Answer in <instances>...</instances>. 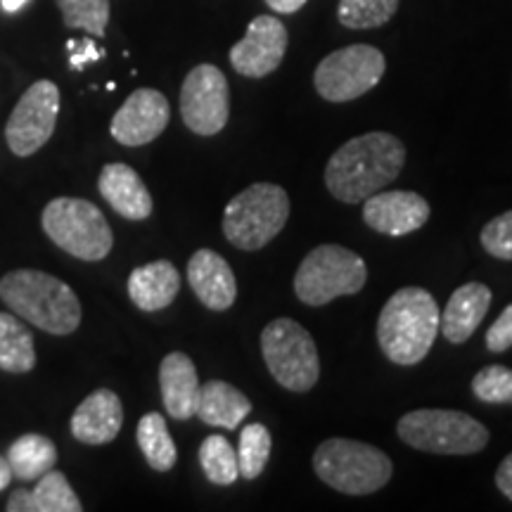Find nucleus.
<instances>
[{"label": "nucleus", "mask_w": 512, "mask_h": 512, "mask_svg": "<svg viewBox=\"0 0 512 512\" xmlns=\"http://www.w3.org/2000/svg\"><path fill=\"white\" fill-rule=\"evenodd\" d=\"M67 50L69 55H72V69H83L88 62H95L100 60V57H105V50H98L95 48V41L91 38H83V41H67Z\"/></svg>", "instance_id": "72a5a7b5"}, {"label": "nucleus", "mask_w": 512, "mask_h": 512, "mask_svg": "<svg viewBox=\"0 0 512 512\" xmlns=\"http://www.w3.org/2000/svg\"><path fill=\"white\" fill-rule=\"evenodd\" d=\"M10 482H12V467L8 463V458L0 456V491L8 489Z\"/></svg>", "instance_id": "e433bc0d"}, {"label": "nucleus", "mask_w": 512, "mask_h": 512, "mask_svg": "<svg viewBox=\"0 0 512 512\" xmlns=\"http://www.w3.org/2000/svg\"><path fill=\"white\" fill-rule=\"evenodd\" d=\"M287 50V29L278 17L259 15L249 22L242 41L230 48V64L240 76L264 79L280 67Z\"/></svg>", "instance_id": "ddd939ff"}, {"label": "nucleus", "mask_w": 512, "mask_h": 512, "mask_svg": "<svg viewBox=\"0 0 512 512\" xmlns=\"http://www.w3.org/2000/svg\"><path fill=\"white\" fill-rule=\"evenodd\" d=\"M43 230L62 252L81 261H102L114 247L105 214L79 197H57L43 209Z\"/></svg>", "instance_id": "6e6552de"}, {"label": "nucleus", "mask_w": 512, "mask_h": 512, "mask_svg": "<svg viewBox=\"0 0 512 512\" xmlns=\"http://www.w3.org/2000/svg\"><path fill=\"white\" fill-rule=\"evenodd\" d=\"M366 280V261L356 252L339 245H320L299 264L294 292L306 306H325L337 297L358 294L366 287Z\"/></svg>", "instance_id": "0eeeda50"}, {"label": "nucleus", "mask_w": 512, "mask_h": 512, "mask_svg": "<svg viewBox=\"0 0 512 512\" xmlns=\"http://www.w3.org/2000/svg\"><path fill=\"white\" fill-rule=\"evenodd\" d=\"M124 406L112 389H95L72 415V434L86 446H105L119 437Z\"/></svg>", "instance_id": "f3484780"}, {"label": "nucleus", "mask_w": 512, "mask_h": 512, "mask_svg": "<svg viewBox=\"0 0 512 512\" xmlns=\"http://www.w3.org/2000/svg\"><path fill=\"white\" fill-rule=\"evenodd\" d=\"M290 219V195L283 185L254 183L228 202L223 235L242 252L264 249Z\"/></svg>", "instance_id": "39448f33"}, {"label": "nucleus", "mask_w": 512, "mask_h": 512, "mask_svg": "<svg viewBox=\"0 0 512 512\" xmlns=\"http://www.w3.org/2000/svg\"><path fill=\"white\" fill-rule=\"evenodd\" d=\"M512 347V304L505 306L501 316L494 325H491L489 332H486V349L491 354H503Z\"/></svg>", "instance_id": "473e14b6"}, {"label": "nucleus", "mask_w": 512, "mask_h": 512, "mask_svg": "<svg viewBox=\"0 0 512 512\" xmlns=\"http://www.w3.org/2000/svg\"><path fill=\"white\" fill-rule=\"evenodd\" d=\"M0 299L19 318L50 335L64 337L81 325V302L76 292L55 275L19 268L0 280Z\"/></svg>", "instance_id": "7ed1b4c3"}, {"label": "nucleus", "mask_w": 512, "mask_h": 512, "mask_svg": "<svg viewBox=\"0 0 512 512\" xmlns=\"http://www.w3.org/2000/svg\"><path fill=\"white\" fill-rule=\"evenodd\" d=\"M183 124L197 136H216L228 124L230 91L228 79L214 64H197L185 76L181 88Z\"/></svg>", "instance_id": "9b49d317"}, {"label": "nucleus", "mask_w": 512, "mask_h": 512, "mask_svg": "<svg viewBox=\"0 0 512 512\" xmlns=\"http://www.w3.org/2000/svg\"><path fill=\"white\" fill-rule=\"evenodd\" d=\"M437 299L422 287L394 292L377 318V344L396 366H415L427 358L439 335Z\"/></svg>", "instance_id": "f03ea898"}, {"label": "nucleus", "mask_w": 512, "mask_h": 512, "mask_svg": "<svg viewBox=\"0 0 512 512\" xmlns=\"http://www.w3.org/2000/svg\"><path fill=\"white\" fill-rule=\"evenodd\" d=\"M29 0H0V5H3L5 12H17L19 8H24Z\"/></svg>", "instance_id": "4c0bfd02"}, {"label": "nucleus", "mask_w": 512, "mask_h": 512, "mask_svg": "<svg viewBox=\"0 0 512 512\" xmlns=\"http://www.w3.org/2000/svg\"><path fill=\"white\" fill-rule=\"evenodd\" d=\"M313 470L330 489L368 496L392 479L394 465L380 448L354 439H328L313 453Z\"/></svg>", "instance_id": "20e7f679"}, {"label": "nucleus", "mask_w": 512, "mask_h": 512, "mask_svg": "<svg viewBox=\"0 0 512 512\" xmlns=\"http://www.w3.org/2000/svg\"><path fill=\"white\" fill-rule=\"evenodd\" d=\"M491 294L484 283H465L448 299L444 313L439 318L441 335L451 344H463L475 335L486 313H489Z\"/></svg>", "instance_id": "aec40b11"}, {"label": "nucleus", "mask_w": 512, "mask_h": 512, "mask_svg": "<svg viewBox=\"0 0 512 512\" xmlns=\"http://www.w3.org/2000/svg\"><path fill=\"white\" fill-rule=\"evenodd\" d=\"M57 114H60V88L41 79L27 88L12 110L5 138L17 157H31L53 138Z\"/></svg>", "instance_id": "f8f14e48"}, {"label": "nucleus", "mask_w": 512, "mask_h": 512, "mask_svg": "<svg viewBox=\"0 0 512 512\" xmlns=\"http://www.w3.org/2000/svg\"><path fill=\"white\" fill-rule=\"evenodd\" d=\"M69 29H81L95 38L107 34L110 0H55Z\"/></svg>", "instance_id": "c756f323"}, {"label": "nucleus", "mask_w": 512, "mask_h": 512, "mask_svg": "<svg viewBox=\"0 0 512 512\" xmlns=\"http://www.w3.org/2000/svg\"><path fill=\"white\" fill-rule=\"evenodd\" d=\"M8 512H81L83 505L74 494L72 484L57 470H48L38 477L36 489H17L10 496Z\"/></svg>", "instance_id": "4be33fe9"}, {"label": "nucleus", "mask_w": 512, "mask_h": 512, "mask_svg": "<svg viewBox=\"0 0 512 512\" xmlns=\"http://www.w3.org/2000/svg\"><path fill=\"white\" fill-rule=\"evenodd\" d=\"M387 72V60L375 46L356 43L339 48L320 60L313 74V86L328 102H351L373 91Z\"/></svg>", "instance_id": "9d476101"}, {"label": "nucleus", "mask_w": 512, "mask_h": 512, "mask_svg": "<svg viewBox=\"0 0 512 512\" xmlns=\"http://www.w3.org/2000/svg\"><path fill=\"white\" fill-rule=\"evenodd\" d=\"M188 283L197 299L211 311H228L238 299L233 268L214 249H197L188 261Z\"/></svg>", "instance_id": "dca6fc26"}, {"label": "nucleus", "mask_w": 512, "mask_h": 512, "mask_svg": "<svg viewBox=\"0 0 512 512\" xmlns=\"http://www.w3.org/2000/svg\"><path fill=\"white\" fill-rule=\"evenodd\" d=\"M252 413V401L240 389L223 380H209L200 389V403H197V418L209 427H223L235 430Z\"/></svg>", "instance_id": "5701e85b"}, {"label": "nucleus", "mask_w": 512, "mask_h": 512, "mask_svg": "<svg viewBox=\"0 0 512 512\" xmlns=\"http://www.w3.org/2000/svg\"><path fill=\"white\" fill-rule=\"evenodd\" d=\"M8 463L12 467V477L22 479V482H34L57 465V448L43 434H24L10 446Z\"/></svg>", "instance_id": "b1692460"}, {"label": "nucleus", "mask_w": 512, "mask_h": 512, "mask_svg": "<svg viewBox=\"0 0 512 512\" xmlns=\"http://www.w3.org/2000/svg\"><path fill=\"white\" fill-rule=\"evenodd\" d=\"M408 446L437 456H472L489 444V430L472 415L446 408H420L406 413L396 425Z\"/></svg>", "instance_id": "423d86ee"}, {"label": "nucleus", "mask_w": 512, "mask_h": 512, "mask_svg": "<svg viewBox=\"0 0 512 512\" xmlns=\"http://www.w3.org/2000/svg\"><path fill=\"white\" fill-rule=\"evenodd\" d=\"M261 354L273 380L290 392H309L320 377V358L311 332L292 318H275L261 332Z\"/></svg>", "instance_id": "1a4fd4ad"}, {"label": "nucleus", "mask_w": 512, "mask_h": 512, "mask_svg": "<svg viewBox=\"0 0 512 512\" xmlns=\"http://www.w3.org/2000/svg\"><path fill=\"white\" fill-rule=\"evenodd\" d=\"M159 389H162L166 413L174 420H190L197 413L202 384L190 356L181 351L164 356L159 366Z\"/></svg>", "instance_id": "a211bd4d"}, {"label": "nucleus", "mask_w": 512, "mask_h": 512, "mask_svg": "<svg viewBox=\"0 0 512 512\" xmlns=\"http://www.w3.org/2000/svg\"><path fill=\"white\" fill-rule=\"evenodd\" d=\"M306 3H309V0H266L268 8L280 12V15H294V12L302 10Z\"/></svg>", "instance_id": "c9c22d12"}, {"label": "nucleus", "mask_w": 512, "mask_h": 512, "mask_svg": "<svg viewBox=\"0 0 512 512\" xmlns=\"http://www.w3.org/2000/svg\"><path fill=\"white\" fill-rule=\"evenodd\" d=\"M472 394L489 406H512V368H482L472 377Z\"/></svg>", "instance_id": "7c9ffc66"}, {"label": "nucleus", "mask_w": 512, "mask_h": 512, "mask_svg": "<svg viewBox=\"0 0 512 512\" xmlns=\"http://www.w3.org/2000/svg\"><path fill=\"white\" fill-rule=\"evenodd\" d=\"M271 432L266 430L261 422H252V425L242 427L240 441H238V467L242 479H256L264 472V467L271 458Z\"/></svg>", "instance_id": "c85d7f7f"}, {"label": "nucleus", "mask_w": 512, "mask_h": 512, "mask_svg": "<svg viewBox=\"0 0 512 512\" xmlns=\"http://www.w3.org/2000/svg\"><path fill=\"white\" fill-rule=\"evenodd\" d=\"M98 190L107 204L128 221H143L152 214V195L143 178L128 164L114 162L100 171Z\"/></svg>", "instance_id": "6ab92c4d"}, {"label": "nucleus", "mask_w": 512, "mask_h": 512, "mask_svg": "<svg viewBox=\"0 0 512 512\" xmlns=\"http://www.w3.org/2000/svg\"><path fill=\"white\" fill-rule=\"evenodd\" d=\"M169 119L171 107L166 95L155 88H138L112 117L110 133L121 145L140 147L162 136Z\"/></svg>", "instance_id": "4468645a"}, {"label": "nucleus", "mask_w": 512, "mask_h": 512, "mask_svg": "<svg viewBox=\"0 0 512 512\" xmlns=\"http://www.w3.org/2000/svg\"><path fill=\"white\" fill-rule=\"evenodd\" d=\"M430 219V204L411 190H380L363 202V221L375 233L403 238Z\"/></svg>", "instance_id": "2eb2a0df"}, {"label": "nucleus", "mask_w": 512, "mask_h": 512, "mask_svg": "<svg viewBox=\"0 0 512 512\" xmlns=\"http://www.w3.org/2000/svg\"><path fill=\"white\" fill-rule=\"evenodd\" d=\"M406 164V147L392 133L373 131L344 143L325 166V185L332 197L361 204L394 183Z\"/></svg>", "instance_id": "f257e3e1"}, {"label": "nucleus", "mask_w": 512, "mask_h": 512, "mask_svg": "<svg viewBox=\"0 0 512 512\" xmlns=\"http://www.w3.org/2000/svg\"><path fill=\"white\" fill-rule=\"evenodd\" d=\"M181 292V275L171 261L159 259L138 266L128 275V297L140 311L155 313L174 304Z\"/></svg>", "instance_id": "412c9836"}, {"label": "nucleus", "mask_w": 512, "mask_h": 512, "mask_svg": "<svg viewBox=\"0 0 512 512\" xmlns=\"http://www.w3.org/2000/svg\"><path fill=\"white\" fill-rule=\"evenodd\" d=\"M136 439L147 465L157 472H169L176 465L178 451L174 439H171L169 427L162 413H147L140 418Z\"/></svg>", "instance_id": "a878e982"}, {"label": "nucleus", "mask_w": 512, "mask_h": 512, "mask_svg": "<svg viewBox=\"0 0 512 512\" xmlns=\"http://www.w3.org/2000/svg\"><path fill=\"white\" fill-rule=\"evenodd\" d=\"M36 366L34 335L19 318L0 313V370L29 373Z\"/></svg>", "instance_id": "393cba45"}, {"label": "nucleus", "mask_w": 512, "mask_h": 512, "mask_svg": "<svg viewBox=\"0 0 512 512\" xmlns=\"http://www.w3.org/2000/svg\"><path fill=\"white\" fill-rule=\"evenodd\" d=\"M200 465L211 484L230 486L240 479L238 453L221 434H211L200 446Z\"/></svg>", "instance_id": "bb28decb"}, {"label": "nucleus", "mask_w": 512, "mask_h": 512, "mask_svg": "<svg viewBox=\"0 0 512 512\" xmlns=\"http://www.w3.org/2000/svg\"><path fill=\"white\" fill-rule=\"evenodd\" d=\"M399 10V0H339L337 19L354 31L377 29L387 24Z\"/></svg>", "instance_id": "cd10ccee"}, {"label": "nucleus", "mask_w": 512, "mask_h": 512, "mask_svg": "<svg viewBox=\"0 0 512 512\" xmlns=\"http://www.w3.org/2000/svg\"><path fill=\"white\" fill-rule=\"evenodd\" d=\"M496 486L505 498H510V501H512V453H510V456H505L503 463L498 465Z\"/></svg>", "instance_id": "f704fd0d"}, {"label": "nucleus", "mask_w": 512, "mask_h": 512, "mask_svg": "<svg viewBox=\"0 0 512 512\" xmlns=\"http://www.w3.org/2000/svg\"><path fill=\"white\" fill-rule=\"evenodd\" d=\"M482 247L496 259L512 261V211L496 216L482 230Z\"/></svg>", "instance_id": "2f4dec72"}]
</instances>
